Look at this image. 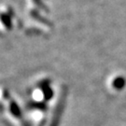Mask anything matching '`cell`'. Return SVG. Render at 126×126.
Returning a JSON list of instances; mask_svg holds the SVG:
<instances>
[{
  "label": "cell",
  "instance_id": "1",
  "mask_svg": "<svg viewBox=\"0 0 126 126\" xmlns=\"http://www.w3.org/2000/svg\"><path fill=\"white\" fill-rule=\"evenodd\" d=\"M35 2H36V5H38L39 7H41V8H43V9H45V7L42 5V2H41V0H34Z\"/></svg>",
  "mask_w": 126,
  "mask_h": 126
}]
</instances>
